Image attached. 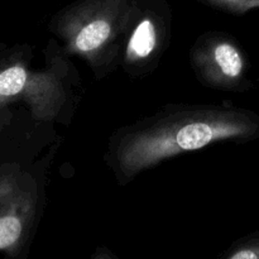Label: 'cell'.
Masks as SVG:
<instances>
[{"instance_id": "3", "label": "cell", "mask_w": 259, "mask_h": 259, "mask_svg": "<svg viewBox=\"0 0 259 259\" xmlns=\"http://www.w3.org/2000/svg\"><path fill=\"white\" fill-rule=\"evenodd\" d=\"M37 180L18 163L0 167V254L27 259L40 219Z\"/></svg>"}, {"instance_id": "2", "label": "cell", "mask_w": 259, "mask_h": 259, "mask_svg": "<svg viewBox=\"0 0 259 259\" xmlns=\"http://www.w3.org/2000/svg\"><path fill=\"white\" fill-rule=\"evenodd\" d=\"M133 0H76L56 13L50 30L65 55L77 56L98 80L120 66Z\"/></svg>"}, {"instance_id": "9", "label": "cell", "mask_w": 259, "mask_h": 259, "mask_svg": "<svg viewBox=\"0 0 259 259\" xmlns=\"http://www.w3.org/2000/svg\"><path fill=\"white\" fill-rule=\"evenodd\" d=\"M90 259H120L111 249L105 245H99L91 254Z\"/></svg>"}, {"instance_id": "5", "label": "cell", "mask_w": 259, "mask_h": 259, "mask_svg": "<svg viewBox=\"0 0 259 259\" xmlns=\"http://www.w3.org/2000/svg\"><path fill=\"white\" fill-rule=\"evenodd\" d=\"M172 12L166 0H133L120 67L143 78L158 67L171 40Z\"/></svg>"}, {"instance_id": "4", "label": "cell", "mask_w": 259, "mask_h": 259, "mask_svg": "<svg viewBox=\"0 0 259 259\" xmlns=\"http://www.w3.org/2000/svg\"><path fill=\"white\" fill-rule=\"evenodd\" d=\"M50 67L34 70L23 57H13L0 63V109L10 104L24 103L35 120H55L67 104L65 83L67 67L62 60Z\"/></svg>"}, {"instance_id": "8", "label": "cell", "mask_w": 259, "mask_h": 259, "mask_svg": "<svg viewBox=\"0 0 259 259\" xmlns=\"http://www.w3.org/2000/svg\"><path fill=\"white\" fill-rule=\"evenodd\" d=\"M197 2L212 9L235 15H242L250 10L259 9V0H197Z\"/></svg>"}, {"instance_id": "7", "label": "cell", "mask_w": 259, "mask_h": 259, "mask_svg": "<svg viewBox=\"0 0 259 259\" xmlns=\"http://www.w3.org/2000/svg\"><path fill=\"white\" fill-rule=\"evenodd\" d=\"M219 259H259V232L235 240Z\"/></svg>"}, {"instance_id": "6", "label": "cell", "mask_w": 259, "mask_h": 259, "mask_svg": "<svg viewBox=\"0 0 259 259\" xmlns=\"http://www.w3.org/2000/svg\"><path fill=\"white\" fill-rule=\"evenodd\" d=\"M190 63L197 81L220 91H244L249 88L247 58L234 37L212 30L199 35L190 50Z\"/></svg>"}, {"instance_id": "10", "label": "cell", "mask_w": 259, "mask_h": 259, "mask_svg": "<svg viewBox=\"0 0 259 259\" xmlns=\"http://www.w3.org/2000/svg\"><path fill=\"white\" fill-rule=\"evenodd\" d=\"M10 121V111L9 108L0 109V133L3 132V129L8 125V123Z\"/></svg>"}, {"instance_id": "1", "label": "cell", "mask_w": 259, "mask_h": 259, "mask_svg": "<svg viewBox=\"0 0 259 259\" xmlns=\"http://www.w3.org/2000/svg\"><path fill=\"white\" fill-rule=\"evenodd\" d=\"M258 137L259 116L247 109L172 104L116 129L109 138L104 158L116 182L124 186L147 169L180 154Z\"/></svg>"}]
</instances>
